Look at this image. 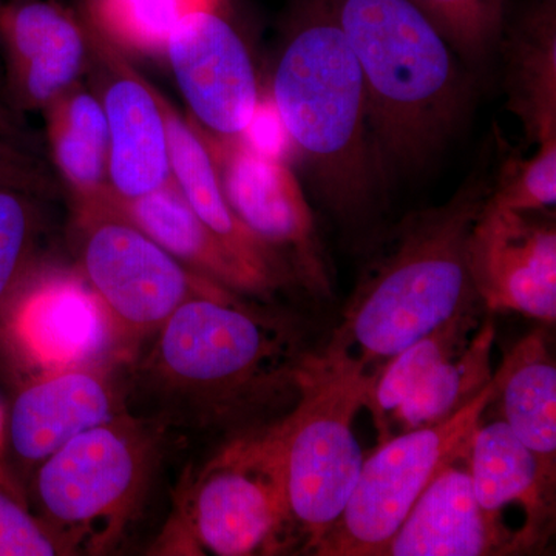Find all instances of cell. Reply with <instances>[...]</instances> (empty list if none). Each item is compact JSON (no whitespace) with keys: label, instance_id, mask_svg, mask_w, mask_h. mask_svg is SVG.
I'll list each match as a JSON object with an SVG mask.
<instances>
[{"label":"cell","instance_id":"28","mask_svg":"<svg viewBox=\"0 0 556 556\" xmlns=\"http://www.w3.org/2000/svg\"><path fill=\"white\" fill-rule=\"evenodd\" d=\"M35 232L31 193L0 189V305L24 278Z\"/></svg>","mask_w":556,"mask_h":556},{"label":"cell","instance_id":"19","mask_svg":"<svg viewBox=\"0 0 556 556\" xmlns=\"http://www.w3.org/2000/svg\"><path fill=\"white\" fill-rule=\"evenodd\" d=\"M102 197L192 273L230 292L268 295L276 291V285L249 268L197 217L174 178L138 199H118L109 188Z\"/></svg>","mask_w":556,"mask_h":556},{"label":"cell","instance_id":"1","mask_svg":"<svg viewBox=\"0 0 556 556\" xmlns=\"http://www.w3.org/2000/svg\"><path fill=\"white\" fill-rule=\"evenodd\" d=\"M493 166H479L441 206L412 212L368 263L320 354L375 379L380 369L459 311L481 302L467 247L492 193Z\"/></svg>","mask_w":556,"mask_h":556},{"label":"cell","instance_id":"26","mask_svg":"<svg viewBox=\"0 0 556 556\" xmlns=\"http://www.w3.org/2000/svg\"><path fill=\"white\" fill-rule=\"evenodd\" d=\"M448 40L467 68H484L500 47L506 0H412Z\"/></svg>","mask_w":556,"mask_h":556},{"label":"cell","instance_id":"2","mask_svg":"<svg viewBox=\"0 0 556 556\" xmlns=\"http://www.w3.org/2000/svg\"><path fill=\"white\" fill-rule=\"evenodd\" d=\"M367 89L380 175L420 170L455 137L471 79L448 40L412 0H329Z\"/></svg>","mask_w":556,"mask_h":556},{"label":"cell","instance_id":"20","mask_svg":"<svg viewBox=\"0 0 556 556\" xmlns=\"http://www.w3.org/2000/svg\"><path fill=\"white\" fill-rule=\"evenodd\" d=\"M467 464L475 496L486 517L511 536L504 514L511 506L521 508L527 540L530 546L536 544L554 515L555 468L527 448L503 419L481 420L471 437Z\"/></svg>","mask_w":556,"mask_h":556},{"label":"cell","instance_id":"9","mask_svg":"<svg viewBox=\"0 0 556 556\" xmlns=\"http://www.w3.org/2000/svg\"><path fill=\"white\" fill-rule=\"evenodd\" d=\"M42 463L36 492L47 518L70 543L93 551L113 541L137 503L148 452L115 419L84 431Z\"/></svg>","mask_w":556,"mask_h":556},{"label":"cell","instance_id":"22","mask_svg":"<svg viewBox=\"0 0 556 556\" xmlns=\"http://www.w3.org/2000/svg\"><path fill=\"white\" fill-rule=\"evenodd\" d=\"M497 50L506 65L507 105L521 121L527 142L556 139L555 0H544L515 24L506 21Z\"/></svg>","mask_w":556,"mask_h":556},{"label":"cell","instance_id":"27","mask_svg":"<svg viewBox=\"0 0 556 556\" xmlns=\"http://www.w3.org/2000/svg\"><path fill=\"white\" fill-rule=\"evenodd\" d=\"M490 200L522 212H543L556 204V139L538 144L536 152L522 156L500 148L493 167Z\"/></svg>","mask_w":556,"mask_h":556},{"label":"cell","instance_id":"24","mask_svg":"<svg viewBox=\"0 0 556 556\" xmlns=\"http://www.w3.org/2000/svg\"><path fill=\"white\" fill-rule=\"evenodd\" d=\"M43 112L54 163L75 200L98 199L109 188V130L100 98L78 80Z\"/></svg>","mask_w":556,"mask_h":556},{"label":"cell","instance_id":"11","mask_svg":"<svg viewBox=\"0 0 556 556\" xmlns=\"http://www.w3.org/2000/svg\"><path fill=\"white\" fill-rule=\"evenodd\" d=\"M195 127L237 217L287 263L292 277L314 294H329L331 277L316 217L294 172L241 138H218Z\"/></svg>","mask_w":556,"mask_h":556},{"label":"cell","instance_id":"18","mask_svg":"<svg viewBox=\"0 0 556 556\" xmlns=\"http://www.w3.org/2000/svg\"><path fill=\"white\" fill-rule=\"evenodd\" d=\"M115 393L100 368L47 372L17 394L10 441L25 460L38 463L73 438L118 419Z\"/></svg>","mask_w":556,"mask_h":556},{"label":"cell","instance_id":"4","mask_svg":"<svg viewBox=\"0 0 556 556\" xmlns=\"http://www.w3.org/2000/svg\"><path fill=\"white\" fill-rule=\"evenodd\" d=\"M372 379L316 356L300 369L299 402L277 427L276 441L292 541L314 552L353 495L364 450L354 419L365 408Z\"/></svg>","mask_w":556,"mask_h":556},{"label":"cell","instance_id":"8","mask_svg":"<svg viewBox=\"0 0 556 556\" xmlns=\"http://www.w3.org/2000/svg\"><path fill=\"white\" fill-rule=\"evenodd\" d=\"M481 305L456 313L372 379L365 408L380 442L447 419L489 386L496 331L490 318H481Z\"/></svg>","mask_w":556,"mask_h":556},{"label":"cell","instance_id":"15","mask_svg":"<svg viewBox=\"0 0 556 556\" xmlns=\"http://www.w3.org/2000/svg\"><path fill=\"white\" fill-rule=\"evenodd\" d=\"M89 68L94 72L109 130V190L138 199L172 178L169 146L156 89L118 47L91 25Z\"/></svg>","mask_w":556,"mask_h":556},{"label":"cell","instance_id":"12","mask_svg":"<svg viewBox=\"0 0 556 556\" xmlns=\"http://www.w3.org/2000/svg\"><path fill=\"white\" fill-rule=\"evenodd\" d=\"M126 339L84 277L22 278L0 305V340L39 375L100 368Z\"/></svg>","mask_w":556,"mask_h":556},{"label":"cell","instance_id":"16","mask_svg":"<svg viewBox=\"0 0 556 556\" xmlns=\"http://www.w3.org/2000/svg\"><path fill=\"white\" fill-rule=\"evenodd\" d=\"M0 43L11 100L24 110L46 109L89 68V30L54 0L0 3Z\"/></svg>","mask_w":556,"mask_h":556},{"label":"cell","instance_id":"25","mask_svg":"<svg viewBox=\"0 0 556 556\" xmlns=\"http://www.w3.org/2000/svg\"><path fill=\"white\" fill-rule=\"evenodd\" d=\"M218 0H90V25L119 50L155 54L179 22Z\"/></svg>","mask_w":556,"mask_h":556},{"label":"cell","instance_id":"13","mask_svg":"<svg viewBox=\"0 0 556 556\" xmlns=\"http://www.w3.org/2000/svg\"><path fill=\"white\" fill-rule=\"evenodd\" d=\"M485 201L468 237V273L482 305L555 324L556 230L533 217Z\"/></svg>","mask_w":556,"mask_h":556},{"label":"cell","instance_id":"14","mask_svg":"<svg viewBox=\"0 0 556 556\" xmlns=\"http://www.w3.org/2000/svg\"><path fill=\"white\" fill-rule=\"evenodd\" d=\"M164 51L193 123L214 137H243L262 101L236 28L217 9L195 11L174 28Z\"/></svg>","mask_w":556,"mask_h":556},{"label":"cell","instance_id":"3","mask_svg":"<svg viewBox=\"0 0 556 556\" xmlns=\"http://www.w3.org/2000/svg\"><path fill=\"white\" fill-rule=\"evenodd\" d=\"M273 108L313 186L354 222L387 189L376 161L364 76L329 0H294L273 78Z\"/></svg>","mask_w":556,"mask_h":556},{"label":"cell","instance_id":"21","mask_svg":"<svg viewBox=\"0 0 556 556\" xmlns=\"http://www.w3.org/2000/svg\"><path fill=\"white\" fill-rule=\"evenodd\" d=\"M166 124L172 178L197 217L249 268L280 287L292 278L287 263L249 230L230 207L214 159L192 119L182 118L156 89Z\"/></svg>","mask_w":556,"mask_h":556},{"label":"cell","instance_id":"10","mask_svg":"<svg viewBox=\"0 0 556 556\" xmlns=\"http://www.w3.org/2000/svg\"><path fill=\"white\" fill-rule=\"evenodd\" d=\"M287 340L236 299H192L159 329L155 364L172 383L225 402L280 375Z\"/></svg>","mask_w":556,"mask_h":556},{"label":"cell","instance_id":"29","mask_svg":"<svg viewBox=\"0 0 556 556\" xmlns=\"http://www.w3.org/2000/svg\"><path fill=\"white\" fill-rule=\"evenodd\" d=\"M61 544L0 482V556L58 555Z\"/></svg>","mask_w":556,"mask_h":556},{"label":"cell","instance_id":"17","mask_svg":"<svg viewBox=\"0 0 556 556\" xmlns=\"http://www.w3.org/2000/svg\"><path fill=\"white\" fill-rule=\"evenodd\" d=\"M506 551L517 547L479 506L466 455L430 482L379 556H481Z\"/></svg>","mask_w":556,"mask_h":556},{"label":"cell","instance_id":"31","mask_svg":"<svg viewBox=\"0 0 556 556\" xmlns=\"http://www.w3.org/2000/svg\"><path fill=\"white\" fill-rule=\"evenodd\" d=\"M3 442H5V413H3L2 405H0V482H3V471H2Z\"/></svg>","mask_w":556,"mask_h":556},{"label":"cell","instance_id":"5","mask_svg":"<svg viewBox=\"0 0 556 556\" xmlns=\"http://www.w3.org/2000/svg\"><path fill=\"white\" fill-rule=\"evenodd\" d=\"M503 371L455 415L394 434L365 457L342 517L317 544L324 556H379L417 497L450 464L466 456L485 409L496 401Z\"/></svg>","mask_w":556,"mask_h":556},{"label":"cell","instance_id":"23","mask_svg":"<svg viewBox=\"0 0 556 556\" xmlns=\"http://www.w3.org/2000/svg\"><path fill=\"white\" fill-rule=\"evenodd\" d=\"M496 399L515 437L547 467L556 456V367L543 332L522 339L501 362Z\"/></svg>","mask_w":556,"mask_h":556},{"label":"cell","instance_id":"30","mask_svg":"<svg viewBox=\"0 0 556 556\" xmlns=\"http://www.w3.org/2000/svg\"><path fill=\"white\" fill-rule=\"evenodd\" d=\"M49 188V174L39 161L0 139V189L22 190L33 195Z\"/></svg>","mask_w":556,"mask_h":556},{"label":"cell","instance_id":"7","mask_svg":"<svg viewBox=\"0 0 556 556\" xmlns=\"http://www.w3.org/2000/svg\"><path fill=\"white\" fill-rule=\"evenodd\" d=\"M75 201L84 278L126 338L159 331L188 300L236 299L186 268L104 197Z\"/></svg>","mask_w":556,"mask_h":556},{"label":"cell","instance_id":"6","mask_svg":"<svg viewBox=\"0 0 556 556\" xmlns=\"http://www.w3.org/2000/svg\"><path fill=\"white\" fill-rule=\"evenodd\" d=\"M181 551L274 554L292 541L283 470L270 430L219 453L190 484L179 511Z\"/></svg>","mask_w":556,"mask_h":556}]
</instances>
